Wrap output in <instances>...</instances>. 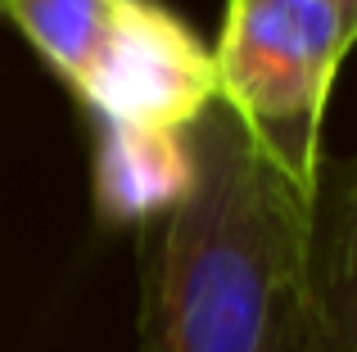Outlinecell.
<instances>
[{
  "label": "cell",
  "instance_id": "1",
  "mask_svg": "<svg viewBox=\"0 0 357 352\" xmlns=\"http://www.w3.org/2000/svg\"><path fill=\"white\" fill-rule=\"evenodd\" d=\"M195 176L145 253V352H344L349 217L303 194L213 99L190 122Z\"/></svg>",
  "mask_w": 357,
  "mask_h": 352
},
{
  "label": "cell",
  "instance_id": "4",
  "mask_svg": "<svg viewBox=\"0 0 357 352\" xmlns=\"http://www.w3.org/2000/svg\"><path fill=\"white\" fill-rule=\"evenodd\" d=\"M91 122V194L109 226H154L176 208L195 176L190 127H140V122Z\"/></svg>",
  "mask_w": 357,
  "mask_h": 352
},
{
  "label": "cell",
  "instance_id": "5",
  "mask_svg": "<svg viewBox=\"0 0 357 352\" xmlns=\"http://www.w3.org/2000/svg\"><path fill=\"white\" fill-rule=\"evenodd\" d=\"M340 5H357V0H340Z\"/></svg>",
  "mask_w": 357,
  "mask_h": 352
},
{
  "label": "cell",
  "instance_id": "2",
  "mask_svg": "<svg viewBox=\"0 0 357 352\" xmlns=\"http://www.w3.org/2000/svg\"><path fill=\"white\" fill-rule=\"evenodd\" d=\"M86 118L185 131L218 99L213 45L163 0H0Z\"/></svg>",
  "mask_w": 357,
  "mask_h": 352
},
{
  "label": "cell",
  "instance_id": "3",
  "mask_svg": "<svg viewBox=\"0 0 357 352\" xmlns=\"http://www.w3.org/2000/svg\"><path fill=\"white\" fill-rule=\"evenodd\" d=\"M340 0H227L213 45L218 104L303 194L326 185V104L353 41Z\"/></svg>",
  "mask_w": 357,
  "mask_h": 352
}]
</instances>
